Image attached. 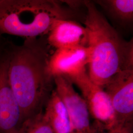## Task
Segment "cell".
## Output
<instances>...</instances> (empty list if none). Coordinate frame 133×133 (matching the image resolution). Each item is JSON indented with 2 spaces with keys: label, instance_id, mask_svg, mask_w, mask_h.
Wrapping results in <instances>:
<instances>
[{
  "label": "cell",
  "instance_id": "4fadbf2b",
  "mask_svg": "<svg viewBox=\"0 0 133 133\" xmlns=\"http://www.w3.org/2000/svg\"><path fill=\"white\" fill-rule=\"evenodd\" d=\"M132 130L133 123L117 125L109 129L93 125H91L90 133H132Z\"/></svg>",
  "mask_w": 133,
  "mask_h": 133
},
{
  "label": "cell",
  "instance_id": "52a82bcc",
  "mask_svg": "<svg viewBox=\"0 0 133 133\" xmlns=\"http://www.w3.org/2000/svg\"><path fill=\"white\" fill-rule=\"evenodd\" d=\"M5 45L0 51V133H14L22 123L19 105L10 86Z\"/></svg>",
  "mask_w": 133,
  "mask_h": 133
},
{
  "label": "cell",
  "instance_id": "ba28073f",
  "mask_svg": "<svg viewBox=\"0 0 133 133\" xmlns=\"http://www.w3.org/2000/svg\"><path fill=\"white\" fill-rule=\"evenodd\" d=\"M88 47H70L56 49L48 62V71L54 78L57 76L70 78L87 72L90 60Z\"/></svg>",
  "mask_w": 133,
  "mask_h": 133
},
{
  "label": "cell",
  "instance_id": "5bb4252c",
  "mask_svg": "<svg viewBox=\"0 0 133 133\" xmlns=\"http://www.w3.org/2000/svg\"><path fill=\"white\" fill-rule=\"evenodd\" d=\"M1 35H0V51H1V50H2V48L3 47V45H4V44H3V43H2V41H1Z\"/></svg>",
  "mask_w": 133,
  "mask_h": 133
},
{
  "label": "cell",
  "instance_id": "7a4b0ae2",
  "mask_svg": "<svg viewBox=\"0 0 133 133\" xmlns=\"http://www.w3.org/2000/svg\"><path fill=\"white\" fill-rule=\"evenodd\" d=\"M84 24L88 35V76L103 88L120 71L133 69V39L126 41L98 10L94 2L84 1Z\"/></svg>",
  "mask_w": 133,
  "mask_h": 133
},
{
  "label": "cell",
  "instance_id": "30bf717a",
  "mask_svg": "<svg viewBox=\"0 0 133 133\" xmlns=\"http://www.w3.org/2000/svg\"><path fill=\"white\" fill-rule=\"evenodd\" d=\"M43 115L53 133H72L67 110L55 89L53 90L46 103Z\"/></svg>",
  "mask_w": 133,
  "mask_h": 133
},
{
  "label": "cell",
  "instance_id": "8fae6325",
  "mask_svg": "<svg viewBox=\"0 0 133 133\" xmlns=\"http://www.w3.org/2000/svg\"><path fill=\"white\" fill-rule=\"evenodd\" d=\"M95 3L118 22L123 24L133 22V0H100Z\"/></svg>",
  "mask_w": 133,
  "mask_h": 133
},
{
  "label": "cell",
  "instance_id": "5b68a950",
  "mask_svg": "<svg viewBox=\"0 0 133 133\" xmlns=\"http://www.w3.org/2000/svg\"><path fill=\"white\" fill-rule=\"evenodd\" d=\"M103 88L110 100L116 124L133 123V69L118 72Z\"/></svg>",
  "mask_w": 133,
  "mask_h": 133
},
{
  "label": "cell",
  "instance_id": "8992f818",
  "mask_svg": "<svg viewBox=\"0 0 133 133\" xmlns=\"http://www.w3.org/2000/svg\"><path fill=\"white\" fill-rule=\"evenodd\" d=\"M55 90L64 103L69 115L72 133H90V115L85 101L75 90L72 83L65 76L54 77Z\"/></svg>",
  "mask_w": 133,
  "mask_h": 133
},
{
  "label": "cell",
  "instance_id": "277c9868",
  "mask_svg": "<svg viewBox=\"0 0 133 133\" xmlns=\"http://www.w3.org/2000/svg\"><path fill=\"white\" fill-rule=\"evenodd\" d=\"M68 78L81 91L90 116L94 119V125L107 129L117 125L109 96L91 80L87 72Z\"/></svg>",
  "mask_w": 133,
  "mask_h": 133
},
{
  "label": "cell",
  "instance_id": "3957f363",
  "mask_svg": "<svg viewBox=\"0 0 133 133\" xmlns=\"http://www.w3.org/2000/svg\"><path fill=\"white\" fill-rule=\"evenodd\" d=\"M76 14L65 1L0 0V35L45 36L55 20H72Z\"/></svg>",
  "mask_w": 133,
  "mask_h": 133
},
{
  "label": "cell",
  "instance_id": "9c48e42d",
  "mask_svg": "<svg viewBox=\"0 0 133 133\" xmlns=\"http://www.w3.org/2000/svg\"><path fill=\"white\" fill-rule=\"evenodd\" d=\"M46 36L51 48L88 47V35L85 26L72 20L57 19L53 23Z\"/></svg>",
  "mask_w": 133,
  "mask_h": 133
},
{
  "label": "cell",
  "instance_id": "6da1fadb",
  "mask_svg": "<svg viewBox=\"0 0 133 133\" xmlns=\"http://www.w3.org/2000/svg\"><path fill=\"white\" fill-rule=\"evenodd\" d=\"M5 48L9 81L23 122L43 111L53 90L54 79L48 71L51 47L46 38H33Z\"/></svg>",
  "mask_w": 133,
  "mask_h": 133
},
{
  "label": "cell",
  "instance_id": "7c38bea8",
  "mask_svg": "<svg viewBox=\"0 0 133 133\" xmlns=\"http://www.w3.org/2000/svg\"><path fill=\"white\" fill-rule=\"evenodd\" d=\"M14 133H53L43 111L24 120Z\"/></svg>",
  "mask_w": 133,
  "mask_h": 133
}]
</instances>
